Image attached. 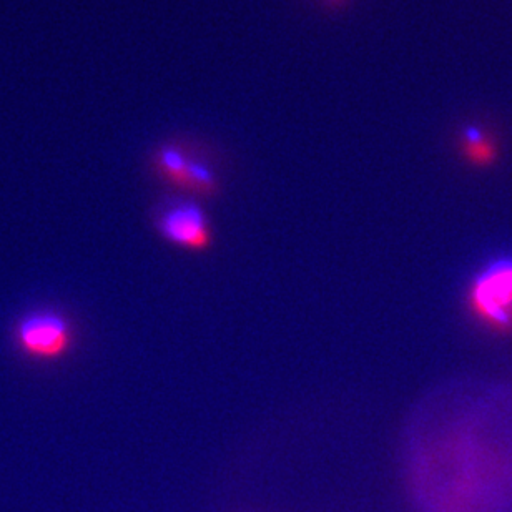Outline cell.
Wrapping results in <instances>:
<instances>
[{
	"instance_id": "obj_2",
	"label": "cell",
	"mask_w": 512,
	"mask_h": 512,
	"mask_svg": "<svg viewBox=\"0 0 512 512\" xmlns=\"http://www.w3.org/2000/svg\"><path fill=\"white\" fill-rule=\"evenodd\" d=\"M471 308L488 325H512V263L503 261L479 276L471 288Z\"/></svg>"
},
{
	"instance_id": "obj_1",
	"label": "cell",
	"mask_w": 512,
	"mask_h": 512,
	"mask_svg": "<svg viewBox=\"0 0 512 512\" xmlns=\"http://www.w3.org/2000/svg\"><path fill=\"white\" fill-rule=\"evenodd\" d=\"M15 350L35 363H55L69 355L75 343L72 321L57 310H34L20 316L12 328Z\"/></svg>"
},
{
	"instance_id": "obj_4",
	"label": "cell",
	"mask_w": 512,
	"mask_h": 512,
	"mask_svg": "<svg viewBox=\"0 0 512 512\" xmlns=\"http://www.w3.org/2000/svg\"><path fill=\"white\" fill-rule=\"evenodd\" d=\"M157 167L163 177L177 187L198 195H213L217 192V178L205 163L187 157L177 147H163L157 153Z\"/></svg>"
},
{
	"instance_id": "obj_5",
	"label": "cell",
	"mask_w": 512,
	"mask_h": 512,
	"mask_svg": "<svg viewBox=\"0 0 512 512\" xmlns=\"http://www.w3.org/2000/svg\"><path fill=\"white\" fill-rule=\"evenodd\" d=\"M463 153L474 165H488L496 157V147L483 130L469 128L463 137Z\"/></svg>"
},
{
	"instance_id": "obj_3",
	"label": "cell",
	"mask_w": 512,
	"mask_h": 512,
	"mask_svg": "<svg viewBox=\"0 0 512 512\" xmlns=\"http://www.w3.org/2000/svg\"><path fill=\"white\" fill-rule=\"evenodd\" d=\"M158 230L167 242L193 252L207 250L212 243V228L202 208L190 202L173 203L158 218Z\"/></svg>"
}]
</instances>
